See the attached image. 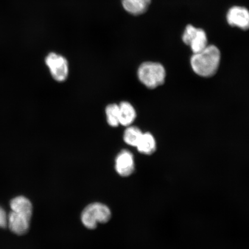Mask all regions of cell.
Returning a JSON list of instances; mask_svg holds the SVG:
<instances>
[{"instance_id":"13","label":"cell","mask_w":249,"mask_h":249,"mask_svg":"<svg viewBox=\"0 0 249 249\" xmlns=\"http://www.w3.org/2000/svg\"><path fill=\"white\" fill-rule=\"evenodd\" d=\"M107 123L112 127H117L120 124L119 105L110 104L106 108Z\"/></svg>"},{"instance_id":"8","label":"cell","mask_w":249,"mask_h":249,"mask_svg":"<svg viewBox=\"0 0 249 249\" xmlns=\"http://www.w3.org/2000/svg\"><path fill=\"white\" fill-rule=\"evenodd\" d=\"M115 169L120 176L126 177L132 175L135 169V164L131 152L125 149L121 151L116 157Z\"/></svg>"},{"instance_id":"3","label":"cell","mask_w":249,"mask_h":249,"mask_svg":"<svg viewBox=\"0 0 249 249\" xmlns=\"http://www.w3.org/2000/svg\"><path fill=\"white\" fill-rule=\"evenodd\" d=\"M111 213L107 205L94 202L87 206L82 212L81 220L87 229L93 230L98 223H106L111 219Z\"/></svg>"},{"instance_id":"7","label":"cell","mask_w":249,"mask_h":249,"mask_svg":"<svg viewBox=\"0 0 249 249\" xmlns=\"http://www.w3.org/2000/svg\"><path fill=\"white\" fill-rule=\"evenodd\" d=\"M227 21L230 26L247 30L249 29V11L245 7L234 6L227 12Z\"/></svg>"},{"instance_id":"12","label":"cell","mask_w":249,"mask_h":249,"mask_svg":"<svg viewBox=\"0 0 249 249\" xmlns=\"http://www.w3.org/2000/svg\"><path fill=\"white\" fill-rule=\"evenodd\" d=\"M142 134L141 130L138 127L130 126L127 127L124 132V141L127 144L136 147L142 138Z\"/></svg>"},{"instance_id":"4","label":"cell","mask_w":249,"mask_h":249,"mask_svg":"<svg viewBox=\"0 0 249 249\" xmlns=\"http://www.w3.org/2000/svg\"><path fill=\"white\" fill-rule=\"evenodd\" d=\"M138 77L140 82L147 88L155 89L164 83L166 71L160 63L146 62L140 65Z\"/></svg>"},{"instance_id":"11","label":"cell","mask_w":249,"mask_h":249,"mask_svg":"<svg viewBox=\"0 0 249 249\" xmlns=\"http://www.w3.org/2000/svg\"><path fill=\"white\" fill-rule=\"evenodd\" d=\"M136 147L138 151L142 154L149 155L153 154L157 149L154 136L149 133H143Z\"/></svg>"},{"instance_id":"10","label":"cell","mask_w":249,"mask_h":249,"mask_svg":"<svg viewBox=\"0 0 249 249\" xmlns=\"http://www.w3.org/2000/svg\"><path fill=\"white\" fill-rule=\"evenodd\" d=\"M120 108V124L123 126L130 125L135 121L136 113L135 108L127 102H121Z\"/></svg>"},{"instance_id":"1","label":"cell","mask_w":249,"mask_h":249,"mask_svg":"<svg viewBox=\"0 0 249 249\" xmlns=\"http://www.w3.org/2000/svg\"><path fill=\"white\" fill-rule=\"evenodd\" d=\"M11 211L7 216V226L18 235H23L29 230L33 215V205L24 196H18L11 201Z\"/></svg>"},{"instance_id":"2","label":"cell","mask_w":249,"mask_h":249,"mask_svg":"<svg viewBox=\"0 0 249 249\" xmlns=\"http://www.w3.org/2000/svg\"><path fill=\"white\" fill-rule=\"evenodd\" d=\"M220 52L214 45H208L201 51L192 55L191 60L193 70L202 77H211L215 74L219 68Z\"/></svg>"},{"instance_id":"5","label":"cell","mask_w":249,"mask_h":249,"mask_svg":"<svg viewBox=\"0 0 249 249\" xmlns=\"http://www.w3.org/2000/svg\"><path fill=\"white\" fill-rule=\"evenodd\" d=\"M182 40L186 45L191 47L194 53L201 51L208 46L207 34L205 31L191 24L186 26Z\"/></svg>"},{"instance_id":"9","label":"cell","mask_w":249,"mask_h":249,"mask_svg":"<svg viewBox=\"0 0 249 249\" xmlns=\"http://www.w3.org/2000/svg\"><path fill=\"white\" fill-rule=\"evenodd\" d=\"M151 3V0H121V5L124 10L133 17L145 14Z\"/></svg>"},{"instance_id":"6","label":"cell","mask_w":249,"mask_h":249,"mask_svg":"<svg viewBox=\"0 0 249 249\" xmlns=\"http://www.w3.org/2000/svg\"><path fill=\"white\" fill-rule=\"evenodd\" d=\"M45 62L55 80L62 82L67 79L69 69L67 59L63 56L55 53H50L47 55Z\"/></svg>"},{"instance_id":"14","label":"cell","mask_w":249,"mask_h":249,"mask_svg":"<svg viewBox=\"0 0 249 249\" xmlns=\"http://www.w3.org/2000/svg\"><path fill=\"white\" fill-rule=\"evenodd\" d=\"M7 216L5 211L0 207V228L4 229L7 227Z\"/></svg>"}]
</instances>
